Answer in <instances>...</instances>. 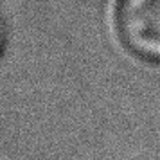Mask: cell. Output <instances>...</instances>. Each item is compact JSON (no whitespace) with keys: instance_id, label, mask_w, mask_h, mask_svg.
<instances>
[{"instance_id":"cell-1","label":"cell","mask_w":160,"mask_h":160,"mask_svg":"<svg viewBox=\"0 0 160 160\" xmlns=\"http://www.w3.org/2000/svg\"><path fill=\"white\" fill-rule=\"evenodd\" d=\"M117 27L131 52L160 63V0H121Z\"/></svg>"},{"instance_id":"cell-2","label":"cell","mask_w":160,"mask_h":160,"mask_svg":"<svg viewBox=\"0 0 160 160\" xmlns=\"http://www.w3.org/2000/svg\"><path fill=\"white\" fill-rule=\"evenodd\" d=\"M2 43H4V25L0 22V49H2Z\"/></svg>"}]
</instances>
